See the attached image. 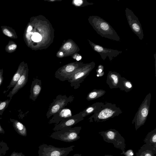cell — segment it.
Returning a JSON list of instances; mask_svg holds the SVG:
<instances>
[{
    "label": "cell",
    "instance_id": "cell-1",
    "mask_svg": "<svg viewBox=\"0 0 156 156\" xmlns=\"http://www.w3.org/2000/svg\"><path fill=\"white\" fill-rule=\"evenodd\" d=\"M122 112V110L116 104L105 102L99 110L94 112L88 119L90 122L92 120L96 122H103L117 116Z\"/></svg>",
    "mask_w": 156,
    "mask_h": 156
},
{
    "label": "cell",
    "instance_id": "cell-2",
    "mask_svg": "<svg viewBox=\"0 0 156 156\" xmlns=\"http://www.w3.org/2000/svg\"><path fill=\"white\" fill-rule=\"evenodd\" d=\"M92 23L94 29L101 36L117 41H120V37L115 30L100 17L94 16Z\"/></svg>",
    "mask_w": 156,
    "mask_h": 156
},
{
    "label": "cell",
    "instance_id": "cell-3",
    "mask_svg": "<svg viewBox=\"0 0 156 156\" xmlns=\"http://www.w3.org/2000/svg\"><path fill=\"white\" fill-rule=\"evenodd\" d=\"M81 129V126L66 127L55 131L49 136L53 139L66 142H73L80 139L79 135Z\"/></svg>",
    "mask_w": 156,
    "mask_h": 156
},
{
    "label": "cell",
    "instance_id": "cell-4",
    "mask_svg": "<svg viewBox=\"0 0 156 156\" xmlns=\"http://www.w3.org/2000/svg\"><path fill=\"white\" fill-rule=\"evenodd\" d=\"M151 98V94H148L141 104L132 123L134 124L135 130H137L146 122L148 115Z\"/></svg>",
    "mask_w": 156,
    "mask_h": 156
},
{
    "label": "cell",
    "instance_id": "cell-5",
    "mask_svg": "<svg viewBox=\"0 0 156 156\" xmlns=\"http://www.w3.org/2000/svg\"><path fill=\"white\" fill-rule=\"evenodd\" d=\"M98 133L105 142L113 144L114 147L122 151H125V139L118 131L115 129H111L105 131H100Z\"/></svg>",
    "mask_w": 156,
    "mask_h": 156
},
{
    "label": "cell",
    "instance_id": "cell-6",
    "mask_svg": "<svg viewBox=\"0 0 156 156\" xmlns=\"http://www.w3.org/2000/svg\"><path fill=\"white\" fill-rule=\"evenodd\" d=\"M74 147V145H72L66 147H58L43 144L38 147V156H67L73 150Z\"/></svg>",
    "mask_w": 156,
    "mask_h": 156
},
{
    "label": "cell",
    "instance_id": "cell-7",
    "mask_svg": "<svg viewBox=\"0 0 156 156\" xmlns=\"http://www.w3.org/2000/svg\"><path fill=\"white\" fill-rule=\"evenodd\" d=\"M95 66V63L92 62L83 68H78L68 80L71 86L73 87L74 89H78Z\"/></svg>",
    "mask_w": 156,
    "mask_h": 156
},
{
    "label": "cell",
    "instance_id": "cell-8",
    "mask_svg": "<svg viewBox=\"0 0 156 156\" xmlns=\"http://www.w3.org/2000/svg\"><path fill=\"white\" fill-rule=\"evenodd\" d=\"M74 99V97L73 95L69 97L66 95L59 94L57 95L49 105L46 115L47 119H49L62 108H65L68 104L72 102Z\"/></svg>",
    "mask_w": 156,
    "mask_h": 156
},
{
    "label": "cell",
    "instance_id": "cell-9",
    "mask_svg": "<svg viewBox=\"0 0 156 156\" xmlns=\"http://www.w3.org/2000/svg\"><path fill=\"white\" fill-rule=\"evenodd\" d=\"M126 15L129 25L131 29L140 40L144 37V34L140 24L138 18L132 11L127 8L125 10Z\"/></svg>",
    "mask_w": 156,
    "mask_h": 156
},
{
    "label": "cell",
    "instance_id": "cell-10",
    "mask_svg": "<svg viewBox=\"0 0 156 156\" xmlns=\"http://www.w3.org/2000/svg\"><path fill=\"white\" fill-rule=\"evenodd\" d=\"M84 119L82 116L81 111L61 121L58 124L55 126L53 130L55 131L60 130L66 127H72Z\"/></svg>",
    "mask_w": 156,
    "mask_h": 156
},
{
    "label": "cell",
    "instance_id": "cell-11",
    "mask_svg": "<svg viewBox=\"0 0 156 156\" xmlns=\"http://www.w3.org/2000/svg\"><path fill=\"white\" fill-rule=\"evenodd\" d=\"M94 50L101 56L102 59L104 60L108 57L110 61L122 53V51L107 48L99 45L92 43Z\"/></svg>",
    "mask_w": 156,
    "mask_h": 156
},
{
    "label": "cell",
    "instance_id": "cell-12",
    "mask_svg": "<svg viewBox=\"0 0 156 156\" xmlns=\"http://www.w3.org/2000/svg\"><path fill=\"white\" fill-rule=\"evenodd\" d=\"M78 68L77 66L72 64L67 65L58 70L55 73V77L62 82L68 81Z\"/></svg>",
    "mask_w": 156,
    "mask_h": 156
},
{
    "label": "cell",
    "instance_id": "cell-13",
    "mask_svg": "<svg viewBox=\"0 0 156 156\" xmlns=\"http://www.w3.org/2000/svg\"><path fill=\"white\" fill-rule=\"evenodd\" d=\"M28 69L27 66L24 72L20 79L17 82L12 90L7 95L11 99L13 95L22 88L27 83L28 80Z\"/></svg>",
    "mask_w": 156,
    "mask_h": 156
},
{
    "label": "cell",
    "instance_id": "cell-14",
    "mask_svg": "<svg viewBox=\"0 0 156 156\" xmlns=\"http://www.w3.org/2000/svg\"><path fill=\"white\" fill-rule=\"evenodd\" d=\"M72 115L70 109L65 107L54 114L52 118L49 120L48 123H55V126L58 124L62 121Z\"/></svg>",
    "mask_w": 156,
    "mask_h": 156
},
{
    "label": "cell",
    "instance_id": "cell-15",
    "mask_svg": "<svg viewBox=\"0 0 156 156\" xmlns=\"http://www.w3.org/2000/svg\"><path fill=\"white\" fill-rule=\"evenodd\" d=\"M121 77L120 74L116 72L109 71L107 76L106 82L110 88H119Z\"/></svg>",
    "mask_w": 156,
    "mask_h": 156
},
{
    "label": "cell",
    "instance_id": "cell-16",
    "mask_svg": "<svg viewBox=\"0 0 156 156\" xmlns=\"http://www.w3.org/2000/svg\"><path fill=\"white\" fill-rule=\"evenodd\" d=\"M41 80L37 78L34 79L31 86L30 98L34 101H35L41 93Z\"/></svg>",
    "mask_w": 156,
    "mask_h": 156
},
{
    "label": "cell",
    "instance_id": "cell-17",
    "mask_svg": "<svg viewBox=\"0 0 156 156\" xmlns=\"http://www.w3.org/2000/svg\"><path fill=\"white\" fill-rule=\"evenodd\" d=\"M27 66V64L25 63L24 61L20 63L16 71L13 76L9 85L7 87L8 88V90L11 87H14L17 82L22 76Z\"/></svg>",
    "mask_w": 156,
    "mask_h": 156
},
{
    "label": "cell",
    "instance_id": "cell-18",
    "mask_svg": "<svg viewBox=\"0 0 156 156\" xmlns=\"http://www.w3.org/2000/svg\"><path fill=\"white\" fill-rule=\"evenodd\" d=\"M156 148L149 145L144 144L136 153V156H156Z\"/></svg>",
    "mask_w": 156,
    "mask_h": 156
},
{
    "label": "cell",
    "instance_id": "cell-19",
    "mask_svg": "<svg viewBox=\"0 0 156 156\" xmlns=\"http://www.w3.org/2000/svg\"><path fill=\"white\" fill-rule=\"evenodd\" d=\"M10 121L12 123V125L14 129L20 135L26 136L27 129L25 126L18 120L10 119Z\"/></svg>",
    "mask_w": 156,
    "mask_h": 156
},
{
    "label": "cell",
    "instance_id": "cell-20",
    "mask_svg": "<svg viewBox=\"0 0 156 156\" xmlns=\"http://www.w3.org/2000/svg\"><path fill=\"white\" fill-rule=\"evenodd\" d=\"M104 103L97 102L89 106L82 111V116L83 118L88 116L100 109Z\"/></svg>",
    "mask_w": 156,
    "mask_h": 156
},
{
    "label": "cell",
    "instance_id": "cell-21",
    "mask_svg": "<svg viewBox=\"0 0 156 156\" xmlns=\"http://www.w3.org/2000/svg\"><path fill=\"white\" fill-rule=\"evenodd\" d=\"M144 142L146 144L152 145L156 148V128L147 133Z\"/></svg>",
    "mask_w": 156,
    "mask_h": 156
},
{
    "label": "cell",
    "instance_id": "cell-22",
    "mask_svg": "<svg viewBox=\"0 0 156 156\" xmlns=\"http://www.w3.org/2000/svg\"><path fill=\"white\" fill-rule=\"evenodd\" d=\"M133 86L132 83L124 77H121L119 88L121 90L128 92L131 90Z\"/></svg>",
    "mask_w": 156,
    "mask_h": 156
},
{
    "label": "cell",
    "instance_id": "cell-23",
    "mask_svg": "<svg viewBox=\"0 0 156 156\" xmlns=\"http://www.w3.org/2000/svg\"><path fill=\"white\" fill-rule=\"evenodd\" d=\"M106 91L102 89H94L88 94L86 99L88 101L97 99L103 96Z\"/></svg>",
    "mask_w": 156,
    "mask_h": 156
},
{
    "label": "cell",
    "instance_id": "cell-24",
    "mask_svg": "<svg viewBox=\"0 0 156 156\" xmlns=\"http://www.w3.org/2000/svg\"><path fill=\"white\" fill-rule=\"evenodd\" d=\"M1 28L2 33L5 36L12 39L17 38L16 33L12 28L6 26H1Z\"/></svg>",
    "mask_w": 156,
    "mask_h": 156
},
{
    "label": "cell",
    "instance_id": "cell-25",
    "mask_svg": "<svg viewBox=\"0 0 156 156\" xmlns=\"http://www.w3.org/2000/svg\"><path fill=\"white\" fill-rule=\"evenodd\" d=\"M17 48V44L14 41L10 40L5 47L6 52L9 53H12L15 52Z\"/></svg>",
    "mask_w": 156,
    "mask_h": 156
},
{
    "label": "cell",
    "instance_id": "cell-26",
    "mask_svg": "<svg viewBox=\"0 0 156 156\" xmlns=\"http://www.w3.org/2000/svg\"><path fill=\"white\" fill-rule=\"evenodd\" d=\"M9 149L6 143L3 140L0 141V156H4Z\"/></svg>",
    "mask_w": 156,
    "mask_h": 156
},
{
    "label": "cell",
    "instance_id": "cell-27",
    "mask_svg": "<svg viewBox=\"0 0 156 156\" xmlns=\"http://www.w3.org/2000/svg\"><path fill=\"white\" fill-rule=\"evenodd\" d=\"M11 99L6 100L5 101H0V115H2L3 112L8 107Z\"/></svg>",
    "mask_w": 156,
    "mask_h": 156
},
{
    "label": "cell",
    "instance_id": "cell-28",
    "mask_svg": "<svg viewBox=\"0 0 156 156\" xmlns=\"http://www.w3.org/2000/svg\"><path fill=\"white\" fill-rule=\"evenodd\" d=\"M31 37L32 40L35 42H38L41 41L42 37L38 33L35 32L32 34Z\"/></svg>",
    "mask_w": 156,
    "mask_h": 156
},
{
    "label": "cell",
    "instance_id": "cell-29",
    "mask_svg": "<svg viewBox=\"0 0 156 156\" xmlns=\"http://www.w3.org/2000/svg\"><path fill=\"white\" fill-rule=\"evenodd\" d=\"M104 67L103 66L100 65L98 67L96 70L97 76L98 77L101 76L104 74V72L103 71Z\"/></svg>",
    "mask_w": 156,
    "mask_h": 156
},
{
    "label": "cell",
    "instance_id": "cell-30",
    "mask_svg": "<svg viewBox=\"0 0 156 156\" xmlns=\"http://www.w3.org/2000/svg\"><path fill=\"white\" fill-rule=\"evenodd\" d=\"M121 154H123L124 156H133L134 154L133 151L131 149L127 150L126 151H122L121 153Z\"/></svg>",
    "mask_w": 156,
    "mask_h": 156
},
{
    "label": "cell",
    "instance_id": "cell-31",
    "mask_svg": "<svg viewBox=\"0 0 156 156\" xmlns=\"http://www.w3.org/2000/svg\"><path fill=\"white\" fill-rule=\"evenodd\" d=\"M10 156H25L22 152H16L14 151Z\"/></svg>",
    "mask_w": 156,
    "mask_h": 156
},
{
    "label": "cell",
    "instance_id": "cell-32",
    "mask_svg": "<svg viewBox=\"0 0 156 156\" xmlns=\"http://www.w3.org/2000/svg\"><path fill=\"white\" fill-rule=\"evenodd\" d=\"M3 69H0V87L2 84L3 80Z\"/></svg>",
    "mask_w": 156,
    "mask_h": 156
},
{
    "label": "cell",
    "instance_id": "cell-33",
    "mask_svg": "<svg viewBox=\"0 0 156 156\" xmlns=\"http://www.w3.org/2000/svg\"><path fill=\"white\" fill-rule=\"evenodd\" d=\"M71 43L70 42H67L64 45L63 48L65 50H68L71 48Z\"/></svg>",
    "mask_w": 156,
    "mask_h": 156
},
{
    "label": "cell",
    "instance_id": "cell-34",
    "mask_svg": "<svg viewBox=\"0 0 156 156\" xmlns=\"http://www.w3.org/2000/svg\"><path fill=\"white\" fill-rule=\"evenodd\" d=\"M74 3L75 5L80 6L83 3V1L81 0H75L74 1Z\"/></svg>",
    "mask_w": 156,
    "mask_h": 156
},
{
    "label": "cell",
    "instance_id": "cell-35",
    "mask_svg": "<svg viewBox=\"0 0 156 156\" xmlns=\"http://www.w3.org/2000/svg\"><path fill=\"white\" fill-rule=\"evenodd\" d=\"M32 29V27L31 25H29L27 27L26 32L28 33L31 31Z\"/></svg>",
    "mask_w": 156,
    "mask_h": 156
},
{
    "label": "cell",
    "instance_id": "cell-36",
    "mask_svg": "<svg viewBox=\"0 0 156 156\" xmlns=\"http://www.w3.org/2000/svg\"><path fill=\"white\" fill-rule=\"evenodd\" d=\"M5 132L3 129L2 128V127L0 125V134H4L5 133Z\"/></svg>",
    "mask_w": 156,
    "mask_h": 156
},
{
    "label": "cell",
    "instance_id": "cell-37",
    "mask_svg": "<svg viewBox=\"0 0 156 156\" xmlns=\"http://www.w3.org/2000/svg\"><path fill=\"white\" fill-rule=\"evenodd\" d=\"M81 154H75L73 155V156H81Z\"/></svg>",
    "mask_w": 156,
    "mask_h": 156
},
{
    "label": "cell",
    "instance_id": "cell-38",
    "mask_svg": "<svg viewBox=\"0 0 156 156\" xmlns=\"http://www.w3.org/2000/svg\"><path fill=\"white\" fill-rule=\"evenodd\" d=\"M81 56H78V57L77 58H76V60L78 61H79V60H80V59H81Z\"/></svg>",
    "mask_w": 156,
    "mask_h": 156
},
{
    "label": "cell",
    "instance_id": "cell-39",
    "mask_svg": "<svg viewBox=\"0 0 156 156\" xmlns=\"http://www.w3.org/2000/svg\"><path fill=\"white\" fill-rule=\"evenodd\" d=\"M103 156H114L111 155H109V154H105Z\"/></svg>",
    "mask_w": 156,
    "mask_h": 156
},
{
    "label": "cell",
    "instance_id": "cell-40",
    "mask_svg": "<svg viewBox=\"0 0 156 156\" xmlns=\"http://www.w3.org/2000/svg\"><path fill=\"white\" fill-rule=\"evenodd\" d=\"M60 55H63V53L62 52H60L59 53Z\"/></svg>",
    "mask_w": 156,
    "mask_h": 156
}]
</instances>
